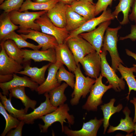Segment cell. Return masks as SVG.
<instances>
[{"label": "cell", "mask_w": 136, "mask_h": 136, "mask_svg": "<svg viewBox=\"0 0 136 136\" xmlns=\"http://www.w3.org/2000/svg\"><path fill=\"white\" fill-rule=\"evenodd\" d=\"M47 12L45 10L34 12H29L28 10L20 12L15 10L10 12L9 14L12 22L16 25H19V29L17 32L23 34L29 29L40 31V26L35 21Z\"/></svg>", "instance_id": "6da1fadb"}, {"label": "cell", "mask_w": 136, "mask_h": 136, "mask_svg": "<svg viewBox=\"0 0 136 136\" xmlns=\"http://www.w3.org/2000/svg\"><path fill=\"white\" fill-rule=\"evenodd\" d=\"M69 110L68 105L64 104L59 106L54 111L41 117L40 119H41L44 123L43 125L40 124L39 125L41 132H47L49 127L56 122L60 123L63 132L64 122L68 123L69 127H71V125L74 123L75 118L73 115L69 113Z\"/></svg>", "instance_id": "7a4b0ae2"}, {"label": "cell", "mask_w": 136, "mask_h": 136, "mask_svg": "<svg viewBox=\"0 0 136 136\" xmlns=\"http://www.w3.org/2000/svg\"><path fill=\"white\" fill-rule=\"evenodd\" d=\"M77 65L74 72L76 80L74 91L71 94L72 98L70 101L73 106L78 105L81 97H86L95 81V79L85 76L81 72L80 64Z\"/></svg>", "instance_id": "3957f363"}, {"label": "cell", "mask_w": 136, "mask_h": 136, "mask_svg": "<svg viewBox=\"0 0 136 136\" xmlns=\"http://www.w3.org/2000/svg\"><path fill=\"white\" fill-rule=\"evenodd\" d=\"M121 28L119 26L115 28L108 27L106 29L104 36L103 44L101 50L108 51L112 59L111 67L116 72L120 63H123L118 52L117 43L118 31Z\"/></svg>", "instance_id": "277c9868"}, {"label": "cell", "mask_w": 136, "mask_h": 136, "mask_svg": "<svg viewBox=\"0 0 136 136\" xmlns=\"http://www.w3.org/2000/svg\"><path fill=\"white\" fill-rule=\"evenodd\" d=\"M103 77L100 74L95 79V83L90 89V95L86 102L82 107L83 109L88 111H97L98 107L103 103L102 98L104 94L108 89L112 88V85L106 86L103 83Z\"/></svg>", "instance_id": "5b68a950"}, {"label": "cell", "mask_w": 136, "mask_h": 136, "mask_svg": "<svg viewBox=\"0 0 136 136\" xmlns=\"http://www.w3.org/2000/svg\"><path fill=\"white\" fill-rule=\"evenodd\" d=\"M64 42L72 52L77 65L86 55L96 51L93 47L79 35L73 37Z\"/></svg>", "instance_id": "8992f818"}, {"label": "cell", "mask_w": 136, "mask_h": 136, "mask_svg": "<svg viewBox=\"0 0 136 136\" xmlns=\"http://www.w3.org/2000/svg\"><path fill=\"white\" fill-rule=\"evenodd\" d=\"M35 22L40 26L42 32L54 37L58 44L64 43L69 35L70 32L65 27L60 28L55 25L46 13L42 15Z\"/></svg>", "instance_id": "52a82bcc"}, {"label": "cell", "mask_w": 136, "mask_h": 136, "mask_svg": "<svg viewBox=\"0 0 136 136\" xmlns=\"http://www.w3.org/2000/svg\"><path fill=\"white\" fill-rule=\"evenodd\" d=\"M100 53L101 58V74L106 78L110 85L115 91L120 92L125 89V83L123 79L119 78L116 72L109 65L106 58L107 52L102 50Z\"/></svg>", "instance_id": "ba28073f"}, {"label": "cell", "mask_w": 136, "mask_h": 136, "mask_svg": "<svg viewBox=\"0 0 136 136\" xmlns=\"http://www.w3.org/2000/svg\"><path fill=\"white\" fill-rule=\"evenodd\" d=\"M111 23V20L105 21L94 30L87 32L82 33L79 35L90 43L94 48L96 52L100 54L105 32Z\"/></svg>", "instance_id": "9c48e42d"}, {"label": "cell", "mask_w": 136, "mask_h": 136, "mask_svg": "<svg viewBox=\"0 0 136 136\" xmlns=\"http://www.w3.org/2000/svg\"><path fill=\"white\" fill-rule=\"evenodd\" d=\"M79 63L86 75L95 79L99 77L101 71V58L100 54L96 51L86 55Z\"/></svg>", "instance_id": "30bf717a"}, {"label": "cell", "mask_w": 136, "mask_h": 136, "mask_svg": "<svg viewBox=\"0 0 136 136\" xmlns=\"http://www.w3.org/2000/svg\"><path fill=\"white\" fill-rule=\"evenodd\" d=\"M20 35L25 40L30 39L37 42L42 47V50L55 48L58 45L56 39L53 36L31 29L26 30Z\"/></svg>", "instance_id": "8fae6325"}, {"label": "cell", "mask_w": 136, "mask_h": 136, "mask_svg": "<svg viewBox=\"0 0 136 136\" xmlns=\"http://www.w3.org/2000/svg\"><path fill=\"white\" fill-rule=\"evenodd\" d=\"M115 18L112 14L111 9L109 8L107 9L104 11L99 16L95 17L86 21L79 28L71 32L69 37L65 41L81 33L91 31L95 29L97 26L101 23L107 21L113 20Z\"/></svg>", "instance_id": "7c38bea8"}, {"label": "cell", "mask_w": 136, "mask_h": 136, "mask_svg": "<svg viewBox=\"0 0 136 136\" xmlns=\"http://www.w3.org/2000/svg\"><path fill=\"white\" fill-rule=\"evenodd\" d=\"M103 122V118L98 120L95 117L87 122H84L82 128L79 130H73L66 126H64L63 132L68 136H96Z\"/></svg>", "instance_id": "4fadbf2b"}, {"label": "cell", "mask_w": 136, "mask_h": 136, "mask_svg": "<svg viewBox=\"0 0 136 136\" xmlns=\"http://www.w3.org/2000/svg\"><path fill=\"white\" fill-rule=\"evenodd\" d=\"M46 100L41 103L38 107L35 108L33 111L28 114L24 115L20 118V121L23 120L27 124H33L36 119H39L41 117L55 111L57 108L53 106L50 104L48 92L44 93Z\"/></svg>", "instance_id": "5bb4252c"}, {"label": "cell", "mask_w": 136, "mask_h": 136, "mask_svg": "<svg viewBox=\"0 0 136 136\" xmlns=\"http://www.w3.org/2000/svg\"><path fill=\"white\" fill-rule=\"evenodd\" d=\"M63 64L57 61L55 63H51L48 67V73L46 79L42 84L38 86L36 90L39 94L49 92L60 85L58 81L56 75L60 66Z\"/></svg>", "instance_id": "9a60e30c"}, {"label": "cell", "mask_w": 136, "mask_h": 136, "mask_svg": "<svg viewBox=\"0 0 136 136\" xmlns=\"http://www.w3.org/2000/svg\"><path fill=\"white\" fill-rule=\"evenodd\" d=\"M23 54V62L31 59L35 62L47 61L52 63L56 62V59L55 49L50 48L45 50H30L21 49Z\"/></svg>", "instance_id": "2e32d148"}, {"label": "cell", "mask_w": 136, "mask_h": 136, "mask_svg": "<svg viewBox=\"0 0 136 136\" xmlns=\"http://www.w3.org/2000/svg\"><path fill=\"white\" fill-rule=\"evenodd\" d=\"M55 49L56 61L65 65L70 71L74 73L77 65L74 56L66 43L64 42L58 44Z\"/></svg>", "instance_id": "e0dca14e"}, {"label": "cell", "mask_w": 136, "mask_h": 136, "mask_svg": "<svg viewBox=\"0 0 136 136\" xmlns=\"http://www.w3.org/2000/svg\"><path fill=\"white\" fill-rule=\"evenodd\" d=\"M39 84L32 81L31 79L26 77H21L16 74H13L12 79L9 82L0 83V87L2 91V93L8 96L9 90L13 88L24 86L29 88L32 91H36Z\"/></svg>", "instance_id": "ac0fdd59"}, {"label": "cell", "mask_w": 136, "mask_h": 136, "mask_svg": "<svg viewBox=\"0 0 136 136\" xmlns=\"http://www.w3.org/2000/svg\"><path fill=\"white\" fill-rule=\"evenodd\" d=\"M0 52V75L13 74L21 71V64L9 57L6 53L1 43Z\"/></svg>", "instance_id": "d6986e66"}, {"label": "cell", "mask_w": 136, "mask_h": 136, "mask_svg": "<svg viewBox=\"0 0 136 136\" xmlns=\"http://www.w3.org/2000/svg\"><path fill=\"white\" fill-rule=\"evenodd\" d=\"M67 5L59 1L46 13L52 23L58 27L63 28L66 26Z\"/></svg>", "instance_id": "ffe728a7"}, {"label": "cell", "mask_w": 136, "mask_h": 136, "mask_svg": "<svg viewBox=\"0 0 136 136\" xmlns=\"http://www.w3.org/2000/svg\"><path fill=\"white\" fill-rule=\"evenodd\" d=\"M72 9L87 21L95 17V4L86 0H77L70 5Z\"/></svg>", "instance_id": "44dd1931"}, {"label": "cell", "mask_w": 136, "mask_h": 136, "mask_svg": "<svg viewBox=\"0 0 136 136\" xmlns=\"http://www.w3.org/2000/svg\"><path fill=\"white\" fill-rule=\"evenodd\" d=\"M50 64L51 63L40 68L36 67H32L29 64H27L24 67L23 70H21L17 73L28 76L32 81L40 85L46 79L45 73Z\"/></svg>", "instance_id": "7402d4cb"}, {"label": "cell", "mask_w": 136, "mask_h": 136, "mask_svg": "<svg viewBox=\"0 0 136 136\" xmlns=\"http://www.w3.org/2000/svg\"><path fill=\"white\" fill-rule=\"evenodd\" d=\"M66 20L65 28L69 32L77 29L87 21L83 17L74 11L70 5H67L66 8Z\"/></svg>", "instance_id": "603a6c76"}, {"label": "cell", "mask_w": 136, "mask_h": 136, "mask_svg": "<svg viewBox=\"0 0 136 136\" xmlns=\"http://www.w3.org/2000/svg\"><path fill=\"white\" fill-rule=\"evenodd\" d=\"M9 96L20 99L25 106L24 110L27 113L29 108L34 110L37 104V101L31 99L26 94L25 87L18 86L10 89Z\"/></svg>", "instance_id": "cb8c5ba5"}, {"label": "cell", "mask_w": 136, "mask_h": 136, "mask_svg": "<svg viewBox=\"0 0 136 136\" xmlns=\"http://www.w3.org/2000/svg\"><path fill=\"white\" fill-rule=\"evenodd\" d=\"M117 70L121 75V78L125 79L128 85L129 92L126 98L128 100L131 91L132 90L136 91V80L133 74V73H136V68L134 66L128 68L124 66L122 63H120Z\"/></svg>", "instance_id": "d4e9b609"}, {"label": "cell", "mask_w": 136, "mask_h": 136, "mask_svg": "<svg viewBox=\"0 0 136 136\" xmlns=\"http://www.w3.org/2000/svg\"><path fill=\"white\" fill-rule=\"evenodd\" d=\"M123 112L125 115V118L121 119L120 123L117 126L114 127L110 126L107 133H109L116 130H121L127 133V135H129L131 132L134 131V123L132 118L129 116L131 111L127 107H125Z\"/></svg>", "instance_id": "484cf974"}, {"label": "cell", "mask_w": 136, "mask_h": 136, "mask_svg": "<svg viewBox=\"0 0 136 136\" xmlns=\"http://www.w3.org/2000/svg\"><path fill=\"white\" fill-rule=\"evenodd\" d=\"M68 86L66 83H63L48 92L49 101L53 106L57 108L64 104L67 100L64 92Z\"/></svg>", "instance_id": "4316f807"}, {"label": "cell", "mask_w": 136, "mask_h": 136, "mask_svg": "<svg viewBox=\"0 0 136 136\" xmlns=\"http://www.w3.org/2000/svg\"><path fill=\"white\" fill-rule=\"evenodd\" d=\"M5 50L8 56L18 63L21 64L23 62V54L14 41L8 39L1 41Z\"/></svg>", "instance_id": "83f0119b"}, {"label": "cell", "mask_w": 136, "mask_h": 136, "mask_svg": "<svg viewBox=\"0 0 136 136\" xmlns=\"http://www.w3.org/2000/svg\"><path fill=\"white\" fill-rule=\"evenodd\" d=\"M115 100V98H112L110 99L109 103L100 106L104 115V134H105L109 125V120L111 116L116 112H119L123 108V106L121 104H119L117 106H114V104Z\"/></svg>", "instance_id": "f1b7e54d"}, {"label": "cell", "mask_w": 136, "mask_h": 136, "mask_svg": "<svg viewBox=\"0 0 136 136\" xmlns=\"http://www.w3.org/2000/svg\"><path fill=\"white\" fill-rule=\"evenodd\" d=\"M59 2V0H52L44 3H37L26 0L18 11L23 12L28 10L48 11Z\"/></svg>", "instance_id": "f546056e"}, {"label": "cell", "mask_w": 136, "mask_h": 136, "mask_svg": "<svg viewBox=\"0 0 136 136\" xmlns=\"http://www.w3.org/2000/svg\"><path fill=\"white\" fill-rule=\"evenodd\" d=\"M135 0H119V2L115 7V9L112 13L115 18L117 19L118 15L120 12H122L123 15L122 20L120 22L122 25H124L129 23L128 18L129 14L131 12L133 4Z\"/></svg>", "instance_id": "4dcf8cb0"}, {"label": "cell", "mask_w": 136, "mask_h": 136, "mask_svg": "<svg viewBox=\"0 0 136 136\" xmlns=\"http://www.w3.org/2000/svg\"><path fill=\"white\" fill-rule=\"evenodd\" d=\"M19 28L11 21L9 13L4 12L0 17V40L1 41L7 35Z\"/></svg>", "instance_id": "1f68e13d"}, {"label": "cell", "mask_w": 136, "mask_h": 136, "mask_svg": "<svg viewBox=\"0 0 136 136\" xmlns=\"http://www.w3.org/2000/svg\"><path fill=\"white\" fill-rule=\"evenodd\" d=\"M8 39H11L13 40L20 49L27 47L34 50H38L42 48L40 45H36L27 42L20 35L18 34L15 31L6 36L2 41H4Z\"/></svg>", "instance_id": "d6a6232c"}, {"label": "cell", "mask_w": 136, "mask_h": 136, "mask_svg": "<svg viewBox=\"0 0 136 136\" xmlns=\"http://www.w3.org/2000/svg\"><path fill=\"white\" fill-rule=\"evenodd\" d=\"M0 113L4 116L6 122V126L1 136H5L11 130L16 128L19 124L20 121L7 112L1 102H0Z\"/></svg>", "instance_id": "836d02e7"}, {"label": "cell", "mask_w": 136, "mask_h": 136, "mask_svg": "<svg viewBox=\"0 0 136 136\" xmlns=\"http://www.w3.org/2000/svg\"><path fill=\"white\" fill-rule=\"evenodd\" d=\"M0 97L1 102L4 108L9 114L13 116L19 120L23 115L27 114L24 109L22 108L20 110H18L13 107L11 103V97L9 96V98H7L6 95H3L0 92Z\"/></svg>", "instance_id": "e575fe53"}, {"label": "cell", "mask_w": 136, "mask_h": 136, "mask_svg": "<svg viewBox=\"0 0 136 136\" xmlns=\"http://www.w3.org/2000/svg\"><path fill=\"white\" fill-rule=\"evenodd\" d=\"M56 76L59 83L61 84L62 81H64L72 88L74 89L75 83V75L74 73L67 71L63 64L59 68L57 72Z\"/></svg>", "instance_id": "d590c367"}, {"label": "cell", "mask_w": 136, "mask_h": 136, "mask_svg": "<svg viewBox=\"0 0 136 136\" xmlns=\"http://www.w3.org/2000/svg\"><path fill=\"white\" fill-rule=\"evenodd\" d=\"M24 0H6L0 5L1 9L9 13L12 11H19L23 3Z\"/></svg>", "instance_id": "8d00e7d4"}, {"label": "cell", "mask_w": 136, "mask_h": 136, "mask_svg": "<svg viewBox=\"0 0 136 136\" xmlns=\"http://www.w3.org/2000/svg\"><path fill=\"white\" fill-rule=\"evenodd\" d=\"M113 0H98L95 4V16L97 15L102 11L106 10L108 6L111 5Z\"/></svg>", "instance_id": "74e56055"}, {"label": "cell", "mask_w": 136, "mask_h": 136, "mask_svg": "<svg viewBox=\"0 0 136 136\" xmlns=\"http://www.w3.org/2000/svg\"><path fill=\"white\" fill-rule=\"evenodd\" d=\"M24 121L21 120L18 126L14 129H11L7 134V136H21L23 126L25 124Z\"/></svg>", "instance_id": "f35d334b"}, {"label": "cell", "mask_w": 136, "mask_h": 136, "mask_svg": "<svg viewBox=\"0 0 136 136\" xmlns=\"http://www.w3.org/2000/svg\"><path fill=\"white\" fill-rule=\"evenodd\" d=\"M129 39L132 41L136 40V25H131V26L130 33L124 37H120L119 40H123Z\"/></svg>", "instance_id": "ab89813d"}, {"label": "cell", "mask_w": 136, "mask_h": 136, "mask_svg": "<svg viewBox=\"0 0 136 136\" xmlns=\"http://www.w3.org/2000/svg\"><path fill=\"white\" fill-rule=\"evenodd\" d=\"M128 18L131 21H134L136 25V0H135L134 2L131 13L128 16Z\"/></svg>", "instance_id": "60d3db41"}, {"label": "cell", "mask_w": 136, "mask_h": 136, "mask_svg": "<svg viewBox=\"0 0 136 136\" xmlns=\"http://www.w3.org/2000/svg\"><path fill=\"white\" fill-rule=\"evenodd\" d=\"M13 78V74L0 75V83H5L10 81Z\"/></svg>", "instance_id": "b9f144b4"}, {"label": "cell", "mask_w": 136, "mask_h": 136, "mask_svg": "<svg viewBox=\"0 0 136 136\" xmlns=\"http://www.w3.org/2000/svg\"><path fill=\"white\" fill-rule=\"evenodd\" d=\"M125 51L126 54L128 56H131L136 61V52L135 53H134L127 49H126ZM133 65L136 68V63L135 64H133Z\"/></svg>", "instance_id": "7bdbcfd3"}, {"label": "cell", "mask_w": 136, "mask_h": 136, "mask_svg": "<svg viewBox=\"0 0 136 136\" xmlns=\"http://www.w3.org/2000/svg\"><path fill=\"white\" fill-rule=\"evenodd\" d=\"M131 103L133 104L134 107L135 114L133 121L134 123H136V97H133V99L130 100Z\"/></svg>", "instance_id": "ee69618b"}, {"label": "cell", "mask_w": 136, "mask_h": 136, "mask_svg": "<svg viewBox=\"0 0 136 136\" xmlns=\"http://www.w3.org/2000/svg\"><path fill=\"white\" fill-rule=\"evenodd\" d=\"M61 2L65 4H69L71 5L73 2L77 0H59Z\"/></svg>", "instance_id": "f6af8a7d"}, {"label": "cell", "mask_w": 136, "mask_h": 136, "mask_svg": "<svg viewBox=\"0 0 136 136\" xmlns=\"http://www.w3.org/2000/svg\"><path fill=\"white\" fill-rule=\"evenodd\" d=\"M52 0H35L34 2L37 3H44L50 1Z\"/></svg>", "instance_id": "bcb514c9"}, {"label": "cell", "mask_w": 136, "mask_h": 136, "mask_svg": "<svg viewBox=\"0 0 136 136\" xmlns=\"http://www.w3.org/2000/svg\"><path fill=\"white\" fill-rule=\"evenodd\" d=\"M134 130L135 131L134 134V135H135V134H136V123H134Z\"/></svg>", "instance_id": "7dc6e473"}, {"label": "cell", "mask_w": 136, "mask_h": 136, "mask_svg": "<svg viewBox=\"0 0 136 136\" xmlns=\"http://www.w3.org/2000/svg\"><path fill=\"white\" fill-rule=\"evenodd\" d=\"M87 0V1H88L89 2H90V3H92V4H94L93 2V0Z\"/></svg>", "instance_id": "c3c4849f"}, {"label": "cell", "mask_w": 136, "mask_h": 136, "mask_svg": "<svg viewBox=\"0 0 136 136\" xmlns=\"http://www.w3.org/2000/svg\"><path fill=\"white\" fill-rule=\"evenodd\" d=\"M4 0H0V4H2Z\"/></svg>", "instance_id": "681fc988"}, {"label": "cell", "mask_w": 136, "mask_h": 136, "mask_svg": "<svg viewBox=\"0 0 136 136\" xmlns=\"http://www.w3.org/2000/svg\"><path fill=\"white\" fill-rule=\"evenodd\" d=\"M29 0L31 1V0ZM35 0H33L34 2V1Z\"/></svg>", "instance_id": "f907efd6"}]
</instances>
